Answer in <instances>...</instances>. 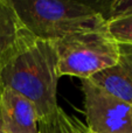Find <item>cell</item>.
I'll return each instance as SVG.
<instances>
[{"label": "cell", "mask_w": 132, "mask_h": 133, "mask_svg": "<svg viewBox=\"0 0 132 133\" xmlns=\"http://www.w3.org/2000/svg\"><path fill=\"white\" fill-rule=\"evenodd\" d=\"M0 133H5L4 131H2V130H0Z\"/></svg>", "instance_id": "cell-12"}, {"label": "cell", "mask_w": 132, "mask_h": 133, "mask_svg": "<svg viewBox=\"0 0 132 133\" xmlns=\"http://www.w3.org/2000/svg\"><path fill=\"white\" fill-rule=\"evenodd\" d=\"M39 133H93L80 119L69 116L58 106L50 116L37 123Z\"/></svg>", "instance_id": "cell-8"}, {"label": "cell", "mask_w": 132, "mask_h": 133, "mask_svg": "<svg viewBox=\"0 0 132 133\" xmlns=\"http://www.w3.org/2000/svg\"><path fill=\"white\" fill-rule=\"evenodd\" d=\"M2 90H4V85H2V82H1V76H0V98H1Z\"/></svg>", "instance_id": "cell-11"}, {"label": "cell", "mask_w": 132, "mask_h": 133, "mask_svg": "<svg viewBox=\"0 0 132 133\" xmlns=\"http://www.w3.org/2000/svg\"><path fill=\"white\" fill-rule=\"evenodd\" d=\"M39 116L26 97L4 88L0 98V130L5 133H39Z\"/></svg>", "instance_id": "cell-5"}, {"label": "cell", "mask_w": 132, "mask_h": 133, "mask_svg": "<svg viewBox=\"0 0 132 133\" xmlns=\"http://www.w3.org/2000/svg\"><path fill=\"white\" fill-rule=\"evenodd\" d=\"M89 81L108 94L132 104V44H119L117 62Z\"/></svg>", "instance_id": "cell-6"}, {"label": "cell", "mask_w": 132, "mask_h": 133, "mask_svg": "<svg viewBox=\"0 0 132 133\" xmlns=\"http://www.w3.org/2000/svg\"><path fill=\"white\" fill-rule=\"evenodd\" d=\"M87 126L93 133H132V104L82 79Z\"/></svg>", "instance_id": "cell-4"}, {"label": "cell", "mask_w": 132, "mask_h": 133, "mask_svg": "<svg viewBox=\"0 0 132 133\" xmlns=\"http://www.w3.org/2000/svg\"><path fill=\"white\" fill-rule=\"evenodd\" d=\"M4 88L30 101L39 120L50 116L57 105V54L55 42L28 36L0 65Z\"/></svg>", "instance_id": "cell-1"}, {"label": "cell", "mask_w": 132, "mask_h": 133, "mask_svg": "<svg viewBox=\"0 0 132 133\" xmlns=\"http://www.w3.org/2000/svg\"><path fill=\"white\" fill-rule=\"evenodd\" d=\"M30 33L22 23L12 0H0V65L4 64Z\"/></svg>", "instance_id": "cell-7"}, {"label": "cell", "mask_w": 132, "mask_h": 133, "mask_svg": "<svg viewBox=\"0 0 132 133\" xmlns=\"http://www.w3.org/2000/svg\"><path fill=\"white\" fill-rule=\"evenodd\" d=\"M60 76L89 79L117 62L119 44L107 32L90 30L65 36L55 42Z\"/></svg>", "instance_id": "cell-3"}, {"label": "cell", "mask_w": 132, "mask_h": 133, "mask_svg": "<svg viewBox=\"0 0 132 133\" xmlns=\"http://www.w3.org/2000/svg\"><path fill=\"white\" fill-rule=\"evenodd\" d=\"M105 28L118 44H132V15L107 21Z\"/></svg>", "instance_id": "cell-9"}, {"label": "cell", "mask_w": 132, "mask_h": 133, "mask_svg": "<svg viewBox=\"0 0 132 133\" xmlns=\"http://www.w3.org/2000/svg\"><path fill=\"white\" fill-rule=\"evenodd\" d=\"M132 15V0H114L108 2L104 18L107 21Z\"/></svg>", "instance_id": "cell-10"}, {"label": "cell", "mask_w": 132, "mask_h": 133, "mask_svg": "<svg viewBox=\"0 0 132 133\" xmlns=\"http://www.w3.org/2000/svg\"><path fill=\"white\" fill-rule=\"evenodd\" d=\"M12 1L28 32L40 40L56 42L76 33L107 29L98 4L72 0Z\"/></svg>", "instance_id": "cell-2"}]
</instances>
